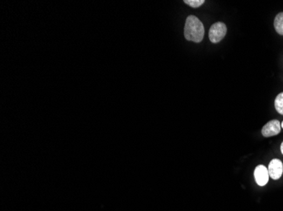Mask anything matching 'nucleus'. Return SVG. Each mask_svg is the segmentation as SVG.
I'll return each mask as SVG.
<instances>
[{
    "mask_svg": "<svg viewBox=\"0 0 283 211\" xmlns=\"http://www.w3.org/2000/svg\"><path fill=\"white\" fill-rule=\"evenodd\" d=\"M274 27L277 33L283 36V12H281L276 16L274 21Z\"/></svg>",
    "mask_w": 283,
    "mask_h": 211,
    "instance_id": "423d86ee",
    "label": "nucleus"
},
{
    "mask_svg": "<svg viewBox=\"0 0 283 211\" xmlns=\"http://www.w3.org/2000/svg\"><path fill=\"white\" fill-rule=\"evenodd\" d=\"M281 128H282V129H283V123H282V124H281Z\"/></svg>",
    "mask_w": 283,
    "mask_h": 211,
    "instance_id": "9d476101",
    "label": "nucleus"
},
{
    "mask_svg": "<svg viewBox=\"0 0 283 211\" xmlns=\"http://www.w3.org/2000/svg\"><path fill=\"white\" fill-rule=\"evenodd\" d=\"M227 32V27L225 23L216 22L211 26L209 31V37L212 43H218L222 41Z\"/></svg>",
    "mask_w": 283,
    "mask_h": 211,
    "instance_id": "f03ea898",
    "label": "nucleus"
},
{
    "mask_svg": "<svg viewBox=\"0 0 283 211\" xmlns=\"http://www.w3.org/2000/svg\"><path fill=\"white\" fill-rule=\"evenodd\" d=\"M184 36L188 41L199 43L204 39V26L202 21L194 15H189L187 18Z\"/></svg>",
    "mask_w": 283,
    "mask_h": 211,
    "instance_id": "f257e3e1",
    "label": "nucleus"
},
{
    "mask_svg": "<svg viewBox=\"0 0 283 211\" xmlns=\"http://www.w3.org/2000/svg\"><path fill=\"white\" fill-rule=\"evenodd\" d=\"M269 175L273 180H278L283 173V162L279 159H273L269 164Z\"/></svg>",
    "mask_w": 283,
    "mask_h": 211,
    "instance_id": "20e7f679",
    "label": "nucleus"
},
{
    "mask_svg": "<svg viewBox=\"0 0 283 211\" xmlns=\"http://www.w3.org/2000/svg\"><path fill=\"white\" fill-rule=\"evenodd\" d=\"M204 0H184V3L192 8H198L204 4Z\"/></svg>",
    "mask_w": 283,
    "mask_h": 211,
    "instance_id": "6e6552de",
    "label": "nucleus"
},
{
    "mask_svg": "<svg viewBox=\"0 0 283 211\" xmlns=\"http://www.w3.org/2000/svg\"><path fill=\"white\" fill-rule=\"evenodd\" d=\"M254 178H255L256 183L259 186H265L269 181L270 175H269L268 169L266 168L263 165H259L256 166L254 169Z\"/></svg>",
    "mask_w": 283,
    "mask_h": 211,
    "instance_id": "39448f33",
    "label": "nucleus"
},
{
    "mask_svg": "<svg viewBox=\"0 0 283 211\" xmlns=\"http://www.w3.org/2000/svg\"><path fill=\"white\" fill-rule=\"evenodd\" d=\"M281 123L278 120H271L263 127L261 130L262 134L265 138L277 135L281 132Z\"/></svg>",
    "mask_w": 283,
    "mask_h": 211,
    "instance_id": "7ed1b4c3",
    "label": "nucleus"
},
{
    "mask_svg": "<svg viewBox=\"0 0 283 211\" xmlns=\"http://www.w3.org/2000/svg\"><path fill=\"white\" fill-rule=\"evenodd\" d=\"M281 151H282V153L283 155V142L282 143V145H281Z\"/></svg>",
    "mask_w": 283,
    "mask_h": 211,
    "instance_id": "1a4fd4ad",
    "label": "nucleus"
},
{
    "mask_svg": "<svg viewBox=\"0 0 283 211\" xmlns=\"http://www.w3.org/2000/svg\"><path fill=\"white\" fill-rule=\"evenodd\" d=\"M275 108L278 113L283 115V92L279 94L275 99Z\"/></svg>",
    "mask_w": 283,
    "mask_h": 211,
    "instance_id": "0eeeda50",
    "label": "nucleus"
}]
</instances>
